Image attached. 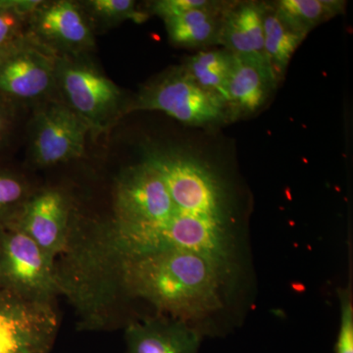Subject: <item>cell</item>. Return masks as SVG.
Wrapping results in <instances>:
<instances>
[{
  "label": "cell",
  "mask_w": 353,
  "mask_h": 353,
  "mask_svg": "<svg viewBox=\"0 0 353 353\" xmlns=\"http://www.w3.org/2000/svg\"><path fill=\"white\" fill-rule=\"evenodd\" d=\"M228 278L214 260L194 250L165 248L132 257L116 265L79 306L81 327L105 328L108 309L121 294L176 319H201L222 307Z\"/></svg>",
  "instance_id": "6da1fadb"
},
{
  "label": "cell",
  "mask_w": 353,
  "mask_h": 353,
  "mask_svg": "<svg viewBox=\"0 0 353 353\" xmlns=\"http://www.w3.org/2000/svg\"><path fill=\"white\" fill-rule=\"evenodd\" d=\"M136 111H160L190 126L233 122L226 101L199 87L182 66L172 67L143 85L128 101L125 115Z\"/></svg>",
  "instance_id": "7a4b0ae2"
},
{
  "label": "cell",
  "mask_w": 353,
  "mask_h": 353,
  "mask_svg": "<svg viewBox=\"0 0 353 353\" xmlns=\"http://www.w3.org/2000/svg\"><path fill=\"white\" fill-rule=\"evenodd\" d=\"M57 97L90 127L105 132L125 115L128 101L120 88L85 57H59Z\"/></svg>",
  "instance_id": "3957f363"
},
{
  "label": "cell",
  "mask_w": 353,
  "mask_h": 353,
  "mask_svg": "<svg viewBox=\"0 0 353 353\" xmlns=\"http://www.w3.org/2000/svg\"><path fill=\"white\" fill-rule=\"evenodd\" d=\"M0 290L52 303L62 294L55 264L20 230H0Z\"/></svg>",
  "instance_id": "277c9868"
},
{
  "label": "cell",
  "mask_w": 353,
  "mask_h": 353,
  "mask_svg": "<svg viewBox=\"0 0 353 353\" xmlns=\"http://www.w3.org/2000/svg\"><path fill=\"white\" fill-rule=\"evenodd\" d=\"M36 106L28 128L31 163L48 168L83 157L90 127L57 97Z\"/></svg>",
  "instance_id": "5b68a950"
},
{
  "label": "cell",
  "mask_w": 353,
  "mask_h": 353,
  "mask_svg": "<svg viewBox=\"0 0 353 353\" xmlns=\"http://www.w3.org/2000/svg\"><path fill=\"white\" fill-rule=\"evenodd\" d=\"M59 57L26 34L0 61V95L25 108L57 99Z\"/></svg>",
  "instance_id": "8992f818"
},
{
  "label": "cell",
  "mask_w": 353,
  "mask_h": 353,
  "mask_svg": "<svg viewBox=\"0 0 353 353\" xmlns=\"http://www.w3.org/2000/svg\"><path fill=\"white\" fill-rule=\"evenodd\" d=\"M57 330L52 303L0 290V353H48Z\"/></svg>",
  "instance_id": "52a82bcc"
},
{
  "label": "cell",
  "mask_w": 353,
  "mask_h": 353,
  "mask_svg": "<svg viewBox=\"0 0 353 353\" xmlns=\"http://www.w3.org/2000/svg\"><path fill=\"white\" fill-rule=\"evenodd\" d=\"M27 36L58 57H85L95 48V32L80 2L41 1L28 20Z\"/></svg>",
  "instance_id": "ba28073f"
},
{
  "label": "cell",
  "mask_w": 353,
  "mask_h": 353,
  "mask_svg": "<svg viewBox=\"0 0 353 353\" xmlns=\"http://www.w3.org/2000/svg\"><path fill=\"white\" fill-rule=\"evenodd\" d=\"M73 219L69 194L59 188L46 187L34 190L17 221L9 228L27 234L46 259L57 265V257L68 248Z\"/></svg>",
  "instance_id": "9c48e42d"
},
{
  "label": "cell",
  "mask_w": 353,
  "mask_h": 353,
  "mask_svg": "<svg viewBox=\"0 0 353 353\" xmlns=\"http://www.w3.org/2000/svg\"><path fill=\"white\" fill-rule=\"evenodd\" d=\"M278 85V79L265 58L234 54L224 92L233 122L263 108Z\"/></svg>",
  "instance_id": "30bf717a"
},
{
  "label": "cell",
  "mask_w": 353,
  "mask_h": 353,
  "mask_svg": "<svg viewBox=\"0 0 353 353\" xmlns=\"http://www.w3.org/2000/svg\"><path fill=\"white\" fill-rule=\"evenodd\" d=\"M201 333L190 323L157 317L127 326L126 353H199Z\"/></svg>",
  "instance_id": "8fae6325"
},
{
  "label": "cell",
  "mask_w": 353,
  "mask_h": 353,
  "mask_svg": "<svg viewBox=\"0 0 353 353\" xmlns=\"http://www.w3.org/2000/svg\"><path fill=\"white\" fill-rule=\"evenodd\" d=\"M263 2H229L221 27L219 44L234 55L265 58ZM267 60V59H266Z\"/></svg>",
  "instance_id": "7c38bea8"
},
{
  "label": "cell",
  "mask_w": 353,
  "mask_h": 353,
  "mask_svg": "<svg viewBox=\"0 0 353 353\" xmlns=\"http://www.w3.org/2000/svg\"><path fill=\"white\" fill-rule=\"evenodd\" d=\"M230 2V1H229ZM228 1L209 6L164 19L169 41L180 48H206L219 44V36Z\"/></svg>",
  "instance_id": "4fadbf2b"
},
{
  "label": "cell",
  "mask_w": 353,
  "mask_h": 353,
  "mask_svg": "<svg viewBox=\"0 0 353 353\" xmlns=\"http://www.w3.org/2000/svg\"><path fill=\"white\" fill-rule=\"evenodd\" d=\"M263 3L264 54L280 82L290 59L306 36L296 31L272 2Z\"/></svg>",
  "instance_id": "5bb4252c"
},
{
  "label": "cell",
  "mask_w": 353,
  "mask_h": 353,
  "mask_svg": "<svg viewBox=\"0 0 353 353\" xmlns=\"http://www.w3.org/2000/svg\"><path fill=\"white\" fill-rule=\"evenodd\" d=\"M233 63V53L222 48L199 51L185 58L181 66L199 87L224 99L225 88Z\"/></svg>",
  "instance_id": "9a60e30c"
},
{
  "label": "cell",
  "mask_w": 353,
  "mask_h": 353,
  "mask_svg": "<svg viewBox=\"0 0 353 353\" xmlns=\"http://www.w3.org/2000/svg\"><path fill=\"white\" fill-rule=\"evenodd\" d=\"M272 4L296 31L307 36L317 26L343 13L347 2L341 0H280L272 2Z\"/></svg>",
  "instance_id": "2e32d148"
},
{
  "label": "cell",
  "mask_w": 353,
  "mask_h": 353,
  "mask_svg": "<svg viewBox=\"0 0 353 353\" xmlns=\"http://www.w3.org/2000/svg\"><path fill=\"white\" fill-rule=\"evenodd\" d=\"M34 190L25 173L0 158V230L12 226Z\"/></svg>",
  "instance_id": "e0dca14e"
},
{
  "label": "cell",
  "mask_w": 353,
  "mask_h": 353,
  "mask_svg": "<svg viewBox=\"0 0 353 353\" xmlns=\"http://www.w3.org/2000/svg\"><path fill=\"white\" fill-rule=\"evenodd\" d=\"M94 32L105 31L125 21L143 23L150 15L139 10L134 0H85L80 1Z\"/></svg>",
  "instance_id": "ac0fdd59"
},
{
  "label": "cell",
  "mask_w": 353,
  "mask_h": 353,
  "mask_svg": "<svg viewBox=\"0 0 353 353\" xmlns=\"http://www.w3.org/2000/svg\"><path fill=\"white\" fill-rule=\"evenodd\" d=\"M43 0H0V48L25 38L28 20Z\"/></svg>",
  "instance_id": "d6986e66"
},
{
  "label": "cell",
  "mask_w": 353,
  "mask_h": 353,
  "mask_svg": "<svg viewBox=\"0 0 353 353\" xmlns=\"http://www.w3.org/2000/svg\"><path fill=\"white\" fill-rule=\"evenodd\" d=\"M25 108L0 95V158H6L18 138Z\"/></svg>",
  "instance_id": "ffe728a7"
},
{
  "label": "cell",
  "mask_w": 353,
  "mask_h": 353,
  "mask_svg": "<svg viewBox=\"0 0 353 353\" xmlns=\"http://www.w3.org/2000/svg\"><path fill=\"white\" fill-rule=\"evenodd\" d=\"M211 1L212 0H157L148 4L145 12L164 20L208 6Z\"/></svg>",
  "instance_id": "44dd1931"
},
{
  "label": "cell",
  "mask_w": 353,
  "mask_h": 353,
  "mask_svg": "<svg viewBox=\"0 0 353 353\" xmlns=\"http://www.w3.org/2000/svg\"><path fill=\"white\" fill-rule=\"evenodd\" d=\"M341 322L336 353H353V308L348 292L341 294Z\"/></svg>",
  "instance_id": "7402d4cb"
},
{
  "label": "cell",
  "mask_w": 353,
  "mask_h": 353,
  "mask_svg": "<svg viewBox=\"0 0 353 353\" xmlns=\"http://www.w3.org/2000/svg\"><path fill=\"white\" fill-rule=\"evenodd\" d=\"M22 39H21V41H22ZM21 41H17V43L10 44V46L0 48V61H1L2 59H4L9 53L12 52V51L15 50V48H17L18 44L21 43Z\"/></svg>",
  "instance_id": "603a6c76"
}]
</instances>
